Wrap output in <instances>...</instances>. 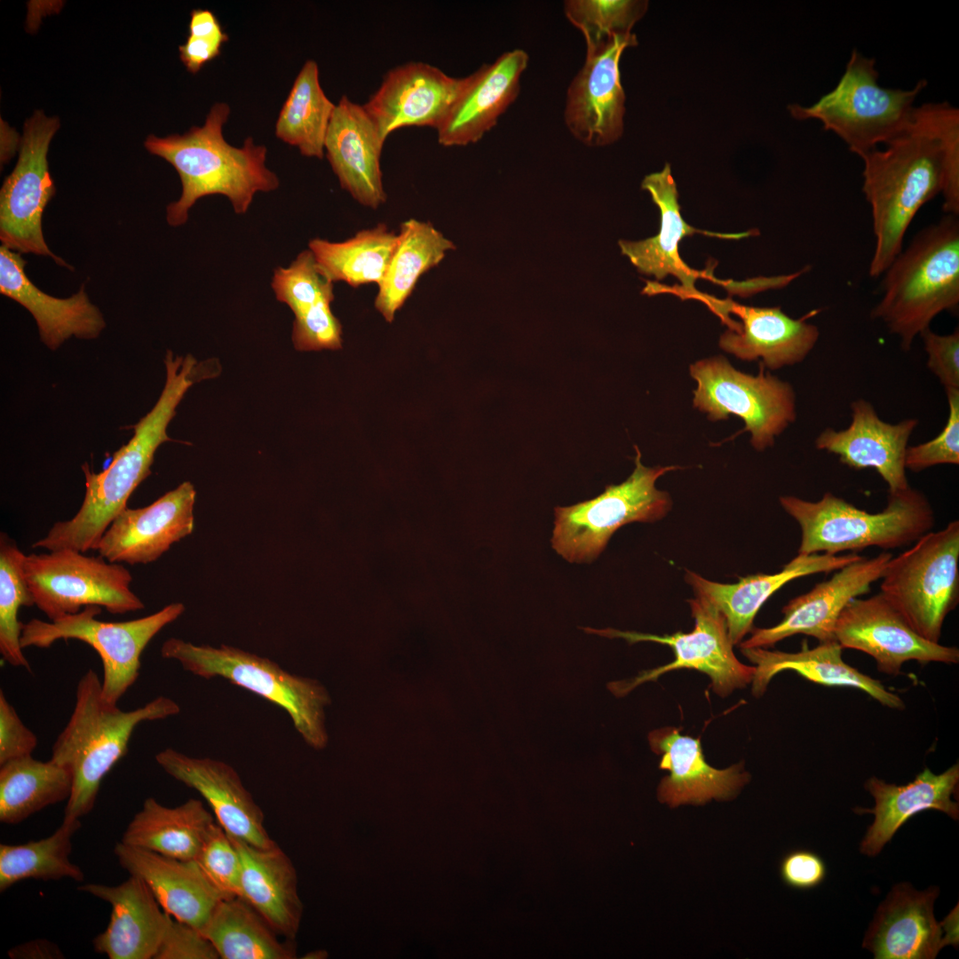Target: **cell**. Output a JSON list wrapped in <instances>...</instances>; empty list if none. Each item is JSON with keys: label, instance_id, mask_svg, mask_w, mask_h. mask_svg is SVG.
<instances>
[{"label": "cell", "instance_id": "cell-42", "mask_svg": "<svg viewBox=\"0 0 959 959\" xmlns=\"http://www.w3.org/2000/svg\"><path fill=\"white\" fill-rule=\"evenodd\" d=\"M79 819H63L49 836L20 844H0V891L25 879L82 882L84 874L70 860L72 837L80 828Z\"/></svg>", "mask_w": 959, "mask_h": 959}, {"label": "cell", "instance_id": "cell-36", "mask_svg": "<svg viewBox=\"0 0 959 959\" xmlns=\"http://www.w3.org/2000/svg\"><path fill=\"white\" fill-rule=\"evenodd\" d=\"M214 815L201 800L190 798L168 807L147 797L123 832L121 842L167 857L194 860Z\"/></svg>", "mask_w": 959, "mask_h": 959}, {"label": "cell", "instance_id": "cell-35", "mask_svg": "<svg viewBox=\"0 0 959 959\" xmlns=\"http://www.w3.org/2000/svg\"><path fill=\"white\" fill-rule=\"evenodd\" d=\"M743 655L755 664L752 693L760 697L772 678L783 670H793L816 684L828 686H850L862 690L882 705L902 709L903 701L889 692L877 679L847 664L842 658L843 647L836 640L820 642L809 648L804 641L797 653L769 650L764 647L741 648Z\"/></svg>", "mask_w": 959, "mask_h": 959}, {"label": "cell", "instance_id": "cell-17", "mask_svg": "<svg viewBox=\"0 0 959 959\" xmlns=\"http://www.w3.org/2000/svg\"><path fill=\"white\" fill-rule=\"evenodd\" d=\"M637 44L631 33L586 50L584 63L567 88L564 110L569 132L584 145L604 147L622 137L625 94L619 63L623 51Z\"/></svg>", "mask_w": 959, "mask_h": 959}, {"label": "cell", "instance_id": "cell-10", "mask_svg": "<svg viewBox=\"0 0 959 959\" xmlns=\"http://www.w3.org/2000/svg\"><path fill=\"white\" fill-rule=\"evenodd\" d=\"M635 468L619 485H608L599 495L571 506L554 509L552 548L571 563H590L605 550L621 527L654 522L671 508V499L656 488V480L678 466L646 467L635 446Z\"/></svg>", "mask_w": 959, "mask_h": 959}, {"label": "cell", "instance_id": "cell-49", "mask_svg": "<svg viewBox=\"0 0 959 959\" xmlns=\"http://www.w3.org/2000/svg\"><path fill=\"white\" fill-rule=\"evenodd\" d=\"M211 942L196 927L170 917L154 959H218Z\"/></svg>", "mask_w": 959, "mask_h": 959}, {"label": "cell", "instance_id": "cell-38", "mask_svg": "<svg viewBox=\"0 0 959 959\" xmlns=\"http://www.w3.org/2000/svg\"><path fill=\"white\" fill-rule=\"evenodd\" d=\"M221 959H293V940H280L267 922L242 898L221 900L200 929Z\"/></svg>", "mask_w": 959, "mask_h": 959}, {"label": "cell", "instance_id": "cell-15", "mask_svg": "<svg viewBox=\"0 0 959 959\" xmlns=\"http://www.w3.org/2000/svg\"><path fill=\"white\" fill-rule=\"evenodd\" d=\"M59 125L42 110L26 120L18 162L0 191V240L15 252L48 256L70 268L49 249L42 229L44 210L55 194L47 154Z\"/></svg>", "mask_w": 959, "mask_h": 959}, {"label": "cell", "instance_id": "cell-51", "mask_svg": "<svg viewBox=\"0 0 959 959\" xmlns=\"http://www.w3.org/2000/svg\"><path fill=\"white\" fill-rule=\"evenodd\" d=\"M36 745L37 737L23 724L4 691L0 690V765L32 755Z\"/></svg>", "mask_w": 959, "mask_h": 959}, {"label": "cell", "instance_id": "cell-7", "mask_svg": "<svg viewBox=\"0 0 959 959\" xmlns=\"http://www.w3.org/2000/svg\"><path fill=\"white\" fill-rule=\"evenodd\" d=\"M161 655L197 677L225 678L283 709L308 746H327L325 709L331 699L318 680L291 674L269 658L227 645L215 647L170 638L162 645Z\"/></svg>", "mask_w": 959, "mask_h": 959}, {"label": "cell", "instance_id": "cell-2", "mask_svg": "<svg viewBox=\"0 0 959 959\" xmlns=\"http://www.w3.org/2000/svg\"><path fill=\"white\" fill-rule=\"evenodd\" d=\"M164 364L162 392L154 408L133 426V437L114 453L110 464L101 472H92L86 464L83 465L86 490L80 509L72 519L54 523L32 548L48 551L72 549L84 553L96 551L109 525L127 507L131 495L151 474L156 449L171 440L167 428L178 405L193 384L213 376L208 361L198 362L191 354L183 357L167 351Z\"/></svg>", "mask_w": 959, "mask_h": 959}, {"label": "cell", "instance_id": "cell-53", "mask_svg": "<svg viewBox=\"0 0 959 959\" xmlns=\"http://www.w3.org/2000/svg\"><path fill=\"white\" fill-rule=\"evenodd\" d=\"M222 44L213 39L188 35L186 43L178 47L179 58L190 73L196 74L220 54Z\"/></svg>", "mask_w": 959, "mask_h": 959}, {"label": "cell", "instance_id": "cell-11", "mask_svg": "<svg viewBox=\"0 0 959 959\" xmlns=\"http://www.w3.org/2000/svg\"><path fill=\"white\" fill-rule=\"evenodd\" d=\"M182 603H171L161 610L134 620L104 622L97 618L101 606L90 605L76 614L55 621L33 618L23 624L22 648H49L54 642L77 639L91 646L103 666L102 694L107 701H118L139 676L140 656L151 639L184 612Z\"/></svg>", "mask_w": 959, "mask_h": 959}, {"label": "cell", "instance_id": "cell-8", "mask_svg": "<svg viewBox=\"0 0 959 959\" xmlns=\"http://www.w3.org/2000/svg\"><path fill=\"white\" fill-rule=\"evenodd\" d=\"M876 60L853 49L837 84L811 106H789L798 120L815 119L836 134L860 158L899 137L913 119L917 96L926 87L919 80L909 90L883 87Z\"/></svg>", "mask_w": 959, "mask_h": 959}, {"label": "cell", "instance_id": "cell-30", "mask_svg": "<svg viewBox=\"0 0 959 959\" xmlns=\"http://www.w3.org/2000/svg\"><path fill=\"white\" fill-rule=\"evenodd\" d=\"M20 253L0 247V292L25 307L34 317L41 341L58 349L71 337L94 339L106 327L99 309L93 305L83 284L67 298L50 296L37 288L25 272Z\"/></svg>", "mask_w": 959, "mask_h": 959}, {"label": "cell", "instance_id": "cell-50", "mask_svg": "<svg viewBox=\"0 0 959 959\" xmlns=\"http://www.w3.org/2000/svg\"><path fill=\"white\" fill-rule=\"evenodd\" d=\"M927 354V367L936 376L945 391L959 390V330L956 328L947 335L938 334L931 328L920 336Z\"/></svg>", "mask_w": 959, "mask_h": 959}, {"label": "cell", "instance_id": "cell-29", "mask_svg": "<svg viewBox=\"0 0 959 959\" xmlns=\"http://www.w3.org/2000/svg\"><path fill=\"white\" fill-rule=\"evenodd\" d=\"M78 890L111 906L109 923L92 941L110 959H154L170 915L135 876L117 885L85 884Z\"/></svg>", "mask_w": 959, "mask_h": 959}, {"label": "cell", "instance_id": "cell-6", "mask_svg": "<svg viewBox=\"0 0 959 959\" xmlns=\"http://www.w3.org/2000/svg\"><path fill=\"white\" fill-rule=\"evenodd\" d=\"M780 503L800 526L798 554L838 555L868 547L884 551L908 546L935 523L928 498L910 486L890 493L886 507L871 513L826 492L816 502L785 495Z\"/></svg>", "mask_w": 959, "mask_h": 959}, {"label": "cell", "instance_id": "cell-55", "mask_svg": "<svg viewBox=\"0 0 959 959\" xmlns=\"http://www.w3.org/2000/svg\"><path fill=\"white\" fill-rule=\"evenodd\" d=\"M13 959H59L64 958L60 948L53 942L38 939L21 943L8 951Z\"/></svg>", "mask_w": 959, "mask_h": 959}, {"label": "cell", "instance_id": "cell-48", "mask_svg": "<svg viewBox=\"0 0 959 959\" xmlns=\"http://www.w3.org/2000/svg\"><path fill=\"white\" fill-rule=\"evenodd\" d=\"M332 302L322 301L295 315L291 339L297 351L342 348V325L332 313Z\"/></svg>", "mask_w": 959, "mask_h": 959}, {"label": "cell", "instance_id": "cell-25", "mask_svg": "<svg viewBox=\"0 0 959 959\" xmlns=\"http://www.w3.org/2000/svg\"><path fill=\"white\" fill-rule=\"evenodd\" d=\"M527 64V53L514 49L467 75L464 89L436 130L439 144L464 147L480 140L518 98Z\"/></svg>", "mask_w": 959, "mask_h": 959}, {"label": "cell", "instance_id": "cell-21", "mask_svg": "<svg viewBox=\"0 0 959 959\" xmlns=\"http://www.w3.org/2000/svg\"><path fill=\"white\" fill-rule=\"evenodd\" d=\"M196 491L179 484L151 504L123 510L109 525L96 551L113 563L148 564L192 534Z\"/></svg>", "mask_w": 959, "mask_h": 959}, {"label": "cell", "instance_id": "cell-34", "mask_svg": "<svg viewBox=\"0 0 959 959\" xmlns=\"http://www.w3.org/2000/svg\"><path fill=\"white\" fill-rule=\"evenodd\" d=\"M241 860V897L281 937L294 940L303 905L289 857L275 844L260 848L230 836Z\"/></svg>", "mask_w": 959, "mask_h": 959}, {"label": "cell", "instance_id": "cell-9", "mask_svg": "<svg viewBox=\"0 0 959 959\" xmlns=\"http://www.w3.org/2000/svg\"><path fill=\"white\" fill-rule=\"evenodd\" d=\"M884 570L881 593L923 638L939 643L944 621L959 601V521L928 532Z\"/></svg>", "mask_w": 959, "mask_h": 959}, {"label": "cell", "instance_id": "cell-12", "mask_svg": "<svg viewBox=\"0 0 959 959\" xmlns=\"http://www.w3.org/2000/svg\"><path fill=\"white\" fill-rule=\"evenodd\" d=\"M25 577L35 605L50 621L94 605L113 614L145 607L131 589L132 575L121 563L60 549L25 556Z\"/></svg>", "mask_w": 959, "mask_h": 959}, {"label": "cell", "instance_id": "cell-54", "mask_svg": "<svg viewBox=\"0 0 959 959\" xmlns=\"http://www.w3.org/2000/svg\"><path fill=\"white\" fill-rule=\"evenodd\" d=\"M189 36L210 38L222 44L228 41L217 16L210 10L194 9L191 12L188 25Z\"/></svg>", "mask_w": 959, "mask_h": 959}, {"label": "cell", "instance_id": "cell-20", "mask_svg": "<svg viewBox=\"0 0 959 959\" xmlns=\"http://www.w3.org/2000/svg\"><path fill=\"white\" fill-rule=\"evenodd\" d=\"M467 76L456 78L423 61H408L391 68L363 107L379 137L385 142L394 131L405 127L441 124Z\"/></svg>", "mask_w": 959, "mask_h": 959}, {"label": "cell", "instance_id": "cell-40", "mask_svg": "<svg viewBox=\"0 0 959 959\" xmlns=\"http://www.w3.org/2000/svg\"><path fill=\"white\" fill-rule=\"evenodd\" d=\"M398 241V233L380 224L342 242L312 239L308 249L321 271L333 283L343 281L353 288L369 283L378 286Z\"/></svg>", "mask_w": 959, "mask_h": 959}, {"label": "cell", "instance_id": "cell-14", "mask_svg": "<svg viewBox=\"0 0 959 959\" xmlns=\"http://www.w3.org/2000/svg\"><path fill=\"white\" fill-rule=\"evenodd\" d=\"M689 599L694 628L692 631L671 635H654L637 631H622L606 628H583L587 633L625 639L629 644L649 641L670 646L675 659L665 665L640 671L637 676L607 684L609 691L618 698L647 681H655L667 672L688 669L706 674L714 693L725 697L738 688L751 684L755 666L741 663L735 656L723 614L709 601L695 596Z\"/></svg>", "mask_w": 959, "mask_h": 959}, {"label": "cell", "instance_id": "cell-18", "mask_svg": "<svg viewBox=\"0 0 959 959\" xmlns=\"http://www.w3.org/2000/svg\"><path fill=\"white\" fill-rule=\"evenodd\" d=\"M939 893L936 886L919 892L907 883L894 885L877 907L862 947L876 959H933L944 946L957 944L958 907L937 922Z\"/></svg>", "mask_w": 959, "mask_h": 959}, {"label": "cell", "instance_id": "cell-47", "mask_svg": "<svg viewBox=\"0 0 959 959\" xmlns=\"http://www.w3.org/2000/svg\"><path fill=\"white\" fill-rule=\"evenodd\" d=\"M948 416L942 431L932 440L906 451L907 470L919 472L939 464H959V390H947Z\"/></svg>", "mask_w": 959, "mask_h": 959}, {"label": "cell", "instance_id": "cell-39", "mask_svg": "<svg viewBox=\"0 0 959 959\" xmlns=\"http://www.w3.org/2000/svg\"><path fill=\"white\" fill-rule=\"evenodd\" d=\"M73 789L71 770L32 755L0 765V821L18 824L32 814L67 800Z\"/></svg>", "mask_w": 959, "mask_h": 959}, {"label": "cell", "instance_id": "cell-32", "mask_svg": "<svg viewBox=\"0 0 959 959\" xmlns=\"http://www.w3.org/2000/svg\"><path fill=\"white\" fill-rule=\"evenodd\" d=\"M958 783V764L939 774L924 768L913 781L906 785L887 783L876 777L869 778L864 787L874 797L875 806L872 809L854 810L875 816L860 844V852L868 856L877 855L898 829L922 811L938 810L958 820V803L952 799L957 793Z\"/></svg>", "mask_w": 959, "mask_h": 959}, {"label": "cell", "instance_id": "cell-52", "mask_svg": "<svg viewBox=\"0 0 959 959\" xmlns=\"http://www.w3.org/2000/svg\"><path fill=\"white\" fill-rule=\"evenodd\" d=\"M827 868L815 852L798 849L786 854L780 864V875L784 884L798 890L812 889L825 879Z\"/></svg>", "mask_w": 959, "mask_h": 959}, {"label": "cell", "instance_id": "cell-43", "mask_svg": "<svg viewBox=\"0 0 959 959\" xmlns=\"http://www.w3.org/2000/svg\"><path fill=\"white\" fill-rule=\"evenodd\" d=\"M25 554L5 533L0 534V654L10 665L30 670L20 645L21 606L35 605L25 572Z\"/></svg>", "mask_w": 959, "mask_h": 959}, {"label": "cell", "instance_id": "cell-26", "mask_svg": "<svg viewBox=\"0 0 959 959\" xmlns=\"http://www.w3.org/2000/svg\"><path fill=\"white\" fill-rule=\"evenodd\" d=\"M384 144L363 105L342 96L328 128L325 155L342 189L373 210L387 199L380 165Z\"/></svg>", "mask_w": 959, "mask_h": 959}, {"label": "cell", "instance_id": "cell-46", "mask_svg": "<svg viewBox=\"0 0 959 959\" xmlns=\"http://www.w3.org/2000/svg\"><path fill=\"white\" fill-rule=\"evenodd\" d=\"M222 900L241 897V860L230 836L215 822L194 860Z\"/></svg>", "mask_w": 959, "mask_h": 959}, {"label": "cell", "instance_id": "cell-28", "mask_svg": "<svg viewBox=\"0 0 959 959\" xmlns=\"http://www.w3.org/2000/svg\"><path fill=\"white\" fill-rule=\"evenodd\" d=\"M861 558L853 552L797 554L778 573L751 575L734 583L712 582L689 570L685 580L695 596L711 603L723 614L730 639L736 645L754 628L753 621L760 607L783 585L799 577L838 570Z\"/></svg>", "mask_w": 959, "mask_h": 959}, {"label": "cell", "instance_id": "cell-45", "mask_svg": "<svg viewBox=\"0 0 959 959\" xmlns=\"http://www.w3.org/2000/svg\"><path fill=\"white\" fill-rule=\"evenodd\" d=\"M271 287L276 299L287 305L294 316L335 298L334 283L321 271L309 249L301 251L288 266L275 268Z\"/></svg>", "mask_w": 959, "mask_h": 959}, {"label": "cell", "instance_id": "cell-19", "mask_svg": "<svg viewBox=\"0 0 959 959\" xmlns=\"http://www.w3.org/2000/svg\"><path fill=\"white\" fill-rule=\"evenodd\" d=\"M891 552L861 559L841 567L828 580L791 599L782 608L783 618L769 628H753L741 648L774 646L779 641L804 634L820 642L836 640L835 627L842 610L854 598L870 591L873 583L883 577Z\"/></svg>", "mask_w": 959, "mask_h": 959}, {"label": "cell", "instance_id": "cell-4", "mask_svg": "<svg viewBox=\"0 0 959 959\" xmlns=\"http://www.w3.org/2000/svg\"><path fill=\"white\" fill-rule=\"evenodd\" d=\"M179 712L178 704L165 696L123 711L105 700L98 674L89 669L77 683L73 712L52 748L51 759L73 773L64 818L80 820L92 810L103 778L126 754L139 723Z\"/></svg>", "mask_w": 959, "mask_h": 959}, {"label": "cell", "instance_id": "cell-5", "mask_svg": "<svg viewBox=\"0 0 959 959\" xmlns=\"http://www.w3.org/2000/svg\"><path fill=\"white\" fill-rule=\"evenodd\" d=\"M871 317L908 351L943 312L959 306V219L946 214L919 231L884 273Z\"/></svg>", "mask_w": 959, "mask_h": 959}, {"label": "cell", "instance_id": "cell-24", "mask_svg": "<svg viewBox=\"0 0 959 959\" xmlns=\"http://www.w3.org/2000/svg\"><path fill=\"white\" fill-rule=\"evenodd\" d=\"M701 301L722 319L733 313L741 320V323L736 322L734 328L720 337V347L744 361L761 359V365L770 369L803 361L820 337L818 327L807 321L817 310L793 319L780 307L746 306L709 296H704Z\"/></svg>", "mask_w": 959, "mask_h": 959}, {"label": "cell", "instance_id": "cell-3", "mask_svg": "<svg viewBox=\"0 0 959 959\" xmlns=\"http://www.w3.org/2000/svg\"><path fill=\"white\" fill-rule=\"evenodd\" d=\"M230 112L228 104L216 102L202 126H193L182 135L146 139V149L170 162L180 178V197L166 208L170 226L184 225L190 209L202 197L224 195L236 214H244L257 193L279 187L278 176L266 165V146L256 144L251 137L240 147L225 139L223 127Z\"/></svg>", "mask_w": 959, "mask_h": 959}, {"label": "cell", "instance_id": "cell-13", "mask_svg": "<svg viewBox=\"0 0 959 959\" xmlns=\"http://www.w3.org/2000/svg\"><path fill=\"white\" fill-rule=\"evenodd\" d=\"M696 381L693 406L708 413L712 421L733 414L745 423L752 446L761 451L773 445L796 419V395L790 384L771 374L761 365L758 375L736 370L726 359L717 356L690 366Z\"/></svg>", "mask_w": 959, "mask_h": 959}, {"label": "cell", "instance_id": "cell-31", "mask_svg": "<svg viewBox=\"0 0 959 959\" xmlns=\"http://www.w3.org/2000/svg\"><path fill=\"white\" fill-rule=\"evenodd\" d=\"M119 864L139 877L162 909L172 918L199 930L221 900L194 860H181L118 842Z\"/></svg>", "mask_w": 959, "mask_h": 959}, {"label": "cell", "instance_id": "cell-1", "mask_svg": "<svg viewBox=\"0 0 959 959\" xmlns=\"http://www.w3.org/2000/svg\"><path fill=\"white\" fill-rule=\"evenodd\" d=\"M875 248L869 275L882 276L903 249L921 208L939 194L946 214H959V110L947 102L916 107L895 139L860 158Z\"/></svg>", "mask_w": 959, "mask_h": 959}, {"label": "cell", "instance_id": "cell-23", "mask_svg": "<svg viewBox=\"0 0 959 959\" xmlns=\"http://www.w3.org/2000/svg\"><path fill=\"white\" fill-rule=\"evenodd\" d=\"M852 421L843 430L827 427L815 440V448L838 456L854 470L873 469L893 493L909 487L905 456L908 441L918 425L916 418L896 424L881 419L874 406L864 399L850 405Z\"/></svg>", "mask_w": 959, "mask_h": 959}, {"label": "cell", "instance_id": "cell-16", "mask_svg": "<svg viewBox=\"0 0 959 959\" xmlns=\"http://www.w3.org/2000/svg\"><path fill=\"white\" fill-rule=\"evenodd\" d=\"M835 638L843 648L872 656L879 671L892 676L900 674L903 663L911 660L920 663L959 662L957 647L921 637L881 592L852 598L838 616Z\"/></svg>", "mask_w": 959, "mask_h": 959}, {"label": "cell", "instance_id": "cell-41", "mask_svg": "<svg viewBox=\"0 0 959 959\" xmlns=\"http://www.w3.org/2000/svg\"><path fill=\"white\" fill-rule=\"evenodd\" d=\"M334 104L324 93L315 60L307 59L298 72L279 113L274 133L297 147L306 157L322 159Z\"/></svg>", "mask_w": 959, "mask_h": 959}, {"label": "cell", "instance_id": "cell-22", "mask_svg": "<svg viewBox=\"0 0 959 959\" xmlns=\"http://www.w3.org/2000/svg\"><path fill=\"white\" fill-rule=\"evenodd\" d=\"M155 761L166 773L206 800L217 823L230 836L260 848L276 844L266 829L262 809L232 765L210 757H190L171 748L158 752Z\"/></svg>", "mask_w": 959, "mask_h": 959}, {"label": "cell", "instance_id": "cell-33", "mask_svg": "<svg viewBox=\"0 0 959 959\" xmlns=\"http://www.w3.org/2000/svg\"><path fill=\"white\" fill-rule=\"evenodd\" d=\"M641 188L650 194L660 210V230L655 236L641 241L620 240L618 244L622 254L630 259L639 273L654 275L657 280L673 275L681 282L687 294L698 297L701 293L695 289L694 282L699 273L689 267L680 258L679 242L684 237L697 233L730 239H739L749 234H709L687 224L680 213L678 189L669 163H666L661 171L646 175L642 180Z\"/></svg>", "mask_w": 959, "mask_h": 959}, {"label": "cell", "instance_id": "cell-37", "mask_svg": "<svg viewBox=\"0 0 959 959\" xmlns=\"http://www.w3.org/2000/svg\"><path fill=\"white\" fill-rule=\"evenodd\" d=\"M398 234V244L375 298L376 309L387 322L394 320L419 278L456 248L432 223L416 218L403 222Z\"/></svg>", "mask_w": 959, "mask_h": 959}, {"label": "cell", "instance_id": "cell-44", "mask_svg": "<svg viewBox=\"0 0 959 959\" xmlns=\"http://www.w3.org/2000/svg\"><path fill=\"white\" fill-rule=\"evenodd\" d=\"M647 7V1L640 0H567L564 13L583 34L587 50L631 34Z\"/></svg>", "mask_w": 959, "mask_h": 959}, {"label": "cell", "instance_id": "cell-27", "mask_svg": "<svg viewBox=\"0 0 959 959\" xmlns=\"http://www.w3.org/2000/svg\"><path fill=\"white\" fill-rule=\"evenodd\" d=\"M679 731L665 726L648 733L651 749L661 756L659 768L669 772L659 784L658 799L678 807L733 798L749 779L742 765L712 767L705 760L700 739L682 735Z\"/></svg>", "mask_w": 959, "mask_h": 959}]
</instances>
